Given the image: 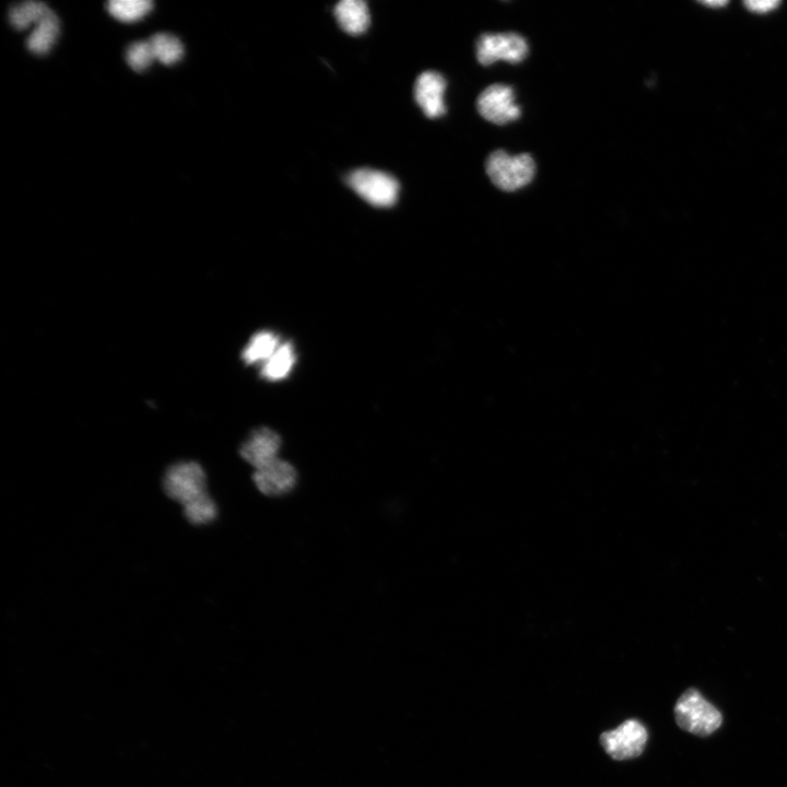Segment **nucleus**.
Masks as SVG:
<instances>
[{
    "instance_id": "obj_16",
    "label": "nucleus",
    "mask_w": 787,
    "mask_h": 787,
    "mask_svg": "<svg viewBox=\"0 0 787 787\" xmlns=\"http://www.w3.org/2000/svg\"><path fill=\"white\" fill-rule=\"evenodd\" d=\"M156 60L163 65H173L182 60L184 48L182 42L169 33H158L149 40Z\"/></svg>"
},
{
    "instance_id": "obj_17",
    "label": "nucleus",
    "mask_w": 787,
    "mask_h": 787,
    "mask_svg": "<svg viewBox=\"0 0 787 787\" xmlns=\"http://www.w3.org/2000/svg\"><path fill=\"white\" fill-rule=\"evenodd\" d=\"M112 17L123 22H135L147 16L154 3L150 0H111L107 4Z\"/></svg>"
},
{
    "instance_id": "obj_9",
    "label": "nucleus",
    "mask_w": 787,
    "mask_h": 787,
    "mask_svg": "<svg viewBox=\"0 0 787 787\" xmlns=\"http://www.w3.org/2000/svg\"><path fill=\"white\" fill-rule=\"evenodd\" d=\"M446 81L437 72L422 73L416 82L415 99L429 119H437L445 114L444 93Z\"/></svg>"
},
{
    "instance_id": "obj_15",
    "label": "nucleus",
    "mask_w": 787,
    "mask_h": 787,
    "mask_svg": "<svg viewBox=\"0 0 787 787\" xmlns=\"http://www.w3.org/2000/svg\"><path fill=\"white\" fill-rule=\"evenodd\" d=\"M280 347L278 336L270 332L257 333L243 350L242 359L246 364H263L273 357Z\"/></svg>"
},
{
    "instance_id": "obj_18",
    "label": "nucleus",
    "mask_w": 787,
    "mask_h": 787,
    "mask_svg": "<svg viewBox=\"0 0 787 787\" xmlns=\"http://www.w3.org/2000/svg\"><path fill=\"white\" fill-rule=\"evenodd\" d=\"M183 508L185 519L192 525L209 524L215 521L218 515L217 504L208 493Z\"/></svg>"
},
{
    "instance_id": "obj_1",
    "label": "nucleus",
    "mask_w": 787,
    "mask_h": 787,
    "mask_svg": "<svg viewBox=\"0 0 787 787\" xmlns=\"http://www.w3.org/2000/svg\"><path fill=\"white\" fill-rule=\"evenodd\" d=\"M490 181L503 192H515L530 184L536 174V163L530 154L511 156L507 151H493L486 161Z\"/></svg>"
},
{
    "instance_id": "obj_2",
    "label": "nucleus",
    "mask_w": 787,
    "mask_h": 787,
    "mask_svg": "<svg viewBox=\"0 0 787 787\" xmlns=\"http://www.w3.org/2000/svg\"><path fill=\"white\" fill-rule=\"evenodd\" d=\"M675 718L680 728L698 736H709L723 722L721 712L696 689H688L678 699Z\"/></svg>"
},
{
    "instance_id": "obj_13",
    "label": "nucleus",
    "mask_w": 787,
    "mask_h": 787,
    "mask_svg": "<svg viewBox=\"0 0 787 787\" xmlns=\"http://www.w3.org/2000/svg\"><path fill=\"white\" fill-rule=\"evenodd\" d=\"M52 9L42 2H29L13 6L9 10V20L18 30H26L32 25L37 26L52 13Z\"/></svg>"
},
{
    "instance_id": "obj_20",
    "label": "nucleus",
    "mask_w": 787,
    "mask_h": 787,
    "mask_svg": "<svg viewBox=\"0 0 787 787\" xmlns=\"http://www.w3.org/2000/svg\"><path fill=\"white\" fill-rule=\"evenodd\" d=\"M747 7L754 11H759V13H765V11L771 10L775 6H778V3L774 2H750L746 4Z\"/></svg>"
},
{
    "instance_id": "obj_12",
    "label": "nucleus",
    "mask_w": 787,
    "mask_h": 787,
    "mask_svg": "<svg viewBox=\"0 0 787 787\" xmlns=\"http://www.w3.org/2000/svg\"><path fill=\"white\" fill-rule=\"evenodd\" d=\"M61 22L54 11L43 19L30 34L27 40L28 49L34 53L43 55L49 53L58 37H60Z\"/></svg>"
},
{
    "instance_id": "obj_10",
    "label": "nucleus",
    "mask_w": 787,
    "mask_h": 787,
    "mask_svg": "<svg viewBox=\"0 0 787 787\" xmlns=\"http://www.w3.org/2000/svg\"><path fill=\"white\" fill-rule=\"evenodd\" d=\"M280 445V437L275 431L261 428L255 430L245 441L240 454L245 462L258 469L276 460Z\"/></svg>"
},
{
    "instance_id": "obj_8",
    "label": "nucleus",
    "mask_w": 787,
    "mask_h": 787,
    "mask_svg": "<svg viewBox=\"0 0 787 787\" xmlns=\"http://www.w3.org/2000/svg\"><path fill=\"white\" fill-rule=\"evenodd\" d=\"M297 472L291 464L279 460L256 469L253 479L258 490L266 496L278 497L286 495L297 484Z\"/></svg>"
},
{
    "instance_id": "obj_19",
    "label": "nucleus",
    "mask_w": 787,
    "mask_h": 787,
    "mask_svg": "<svg viewBox=\"0 0 787 787\" xmlns=\"http://www.w3.org/2000/svg\"><path fill=\"white\" fill-rule=\"evenodd\" d=\"M156 60L149 41L135 42L128 46L126 61L135 72H144Z\"/></svg>"
},
{
    "instance_id": "obj_7",
    "label": "nucleus",
    "mask_w": 787,
    "mask_h": 787,
    "mask_svg": "<svg viewBox=\"0 0 787 787\" xmlns=\"http://www.w3.org/2000/svg\"><path fill=\"white\" fill-rule=\"evenodd\" d=\"M477 110L486 121L497 125L519 120L522 114L513 88L501 84L491 85L480 93Z\"/></svg>"
},
{
    "instance_id": "obj_6",
    "label": "nucleus",
    "mask_w": 787,
    "mask_h": 787,
    "mask_svg": "<svg viewBox=\"0 0 787 787\" xmlns=\"http://www.w3.org/2000/svg\"><path fill=\"white\" fill-rule=\"evenodd\" d=\"M648 742V731L637 720H628L616 730L604 733L601 744L606 753L615 760H628L639 757Z\"/></svg>"
},
{
    "instance_id": "obj_3",
    "label": "nucleus",
    "mask_w": 787,
    "mask_h": 787,
    "mask_svg": "<svg viewBox=\"0 0 787 787\" xmlns=\"http://www.w3.org/2000/svg\"><path fill=\"white\" fill-rule=\"evenodd\" d=\"M162 485L166 495L182 507L208 493L206 473L202 465L196 462H180L170 466Z\"/></svg>"
},
{
    "instance_id": "obj_11",
    "label": "nucleus",
    "mask_w": 787,
    "mask_h": 787,
    "mask_svg": "<svg viewBox=\"0 0 787 787\" xmlns=\"http://www.w3.org/2000/svg\"><path fill=\"white\" fill-rule=\"evenodd\" d=\"M339 26L347 33L359 35L370 25L369 9L362 0H343L335 7Z\"/></svg>"
},
{
    "instance_id": "obj_4",
    "label": "nucleus",
    "mask_w": 787,
    "mask_h": 787,
    "mask_svg": "<svg viewBox=\"0 0 787 787\" xmlns=\"http://www.w3.org/2000/svg\"><path fill=\"white\" fill-rule=\"evenodd\" d=\"M530 52L527 41L518 33H484L476 43V56L480 65L490 66L499 61L519 64Z\"/></svg>"
},
{
    "instance_id": "obj_5",
    "label": "nucleus",
    "mask_w": 787,
    "mask_h": 787,
    "mask_svg": "<svg viewBox=\"0 0 787 787\" xmlns=\"http://www.w3.org/2000/svg\"><path fill=\"white\" fill-rule=\"evenodd\" d=\"M347 182L364 201L375 207H391L397 202L399 184L390 174L361 169L352 172Z\"/></svg>"
},
{
    "instance_id": "obj_14",
    "label": "nucleus",
    "mask_w": 787,
    "mask_h": 787,
    "mask_svg": "<svg viewBox=\"0 0 787 787\" xmlns=\"http://www.w3.org/2000/svg\"><path fill=\"white\" fill-rule=\"evenodd\" d=\"M295 348L290 343L281 344L272 358L262 367V377L269 381H279L288 377L296 363Z\"/></svg>"
}]
</instances>
